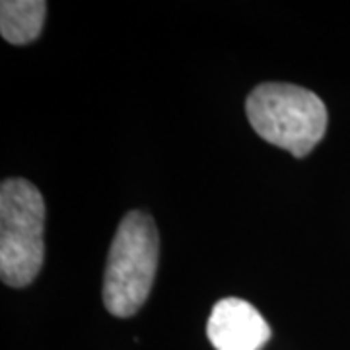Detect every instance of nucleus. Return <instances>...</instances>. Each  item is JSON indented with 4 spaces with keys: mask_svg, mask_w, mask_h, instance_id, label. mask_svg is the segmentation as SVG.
<instances>
[{
    "mask_svg": "<svg viewBox=\"0 0 350 350\" xmlns=\"http://www.w3.org/2000/svg\"><path fill=\"white\" fill-rule=\"evenodd\" d=\"M206 335L216 350H261L273 333L250 301L224 298L214 304Z\"/></svg>",
    "mask_w": 350,
    "mask_h": 350,
    "instance_id": "4",
    "label": "nucleus"
},
{
    "mask_svg": "<svg viewBox=\"0 0 350 350\" xmlns=\"http://www.w3.org/2000/svg\"><path fill=\"white\" fill-rule=\"evenodd\" d=\"M245 113L253 131L296 158H304L323 140L329 123L325 103L312 90L265 82L250 94Z\"/></svg>",
    "mask_w": 350,
    "mask_h": 350,
    "instance_id": "1",
    "label": "nucleus"
},
{
    "mask_svg": "<svg viewBox=\"0 0 350 350\" xmlns=\"http://www.w3.org/2000/svg\"><path fill=\"white\" fill-rule=\"evenodd\" d=\"M47 4L43 0H2L0 31L12 45H25L38 39L45 22Z\"/></svg>",
    "mask_w": 350,
    "mask_h": 350,
    "instance_id": "5",
    "label": "nucleus"
},
{
    "mask_svg": "<svg viewBox=\"0 0 350 350\" xmlns=\"http://www.w3.org/2000/svg\"><path fill=\"white\" fill-rule=\"evenodd\" d=\"M160 261L152 216L131 211L117 228L103 275V304L115 317H131L150 296Z\"/></svg>",
    "mask_w": 350,
    "mask_h": 350,
    "instance_id": "2",
    "label": "nucleus"
},
{
    "mask_svg": "<svg viewBox=\"0 0 350 350\" xmlns=\"http://www.w3.org/2000/svg\"><path fill=\"white\" fill-rule=\"evenodd\" d=\"M45 202L27 179H6L0 187V276L4 284H31L43 267Z\"/></svg>",
    "mask_w": 350,
    "mask_h": 350,
    "instance_id": "3",
    "label": "nucleus"
}]
</instances>
